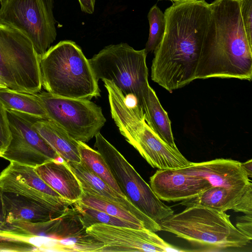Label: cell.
I'll list each match as a JSON object with an SVG mask.
<instances>
[{
    "label": "cell",
    "mask_w": 252,
    "mask_h": 252,
    "mask_svg": "<svg viewBox=\"0 0 252 252\" xmlns=\"http://www.w3.org/2000/svg\"><path fill=\"white\" fill-rule=\"evenodd\" d=\"M110 112L121 134L153 167L179 169L191 163L178 149L168 145L151 128L139 104L122 100L114 104Z\"/></svg>",
    "instance_id": "cell-5"
},
{
    "label": "cell",
    "mask_w": 252,
    "mask_h": 252,
    "mask_svg": "<svg viewBox=\"0 0 252 252\" xmlns=\"http://www.w3.org/2000/svg\"><path fill=\"white\" fill-rule=\"evenodd\" d=\"M147 55L144 49L136 50L121 43L105 47L88 60L97 81L113 82L125 96L134 95L142 108L150 87Z\"/></svg>",
    "instance_id": "cell-6"
},
{
    "label": "cell",
    "mask_w": 252,
    "mask_h": 252,
    "mask_svg": "<svg viewBox=\"0 0 252 252\" xmlns=\"http://www.w3.org/2000/svg\"><path fill=\"white\" fill-rule=\"evenodd\" d=\"M6 112L11 140L0 157L33 168L63 159L33 126L35 117L14 110Z\"/></svg>",
    "instance_id": "cell-11"
},
{
    "label": "cell",
    "mask_w": 252,
    "mask_h": 252,
    "mask_svg": "<svg viewBox=\"0 0 252 252\" xmlns=\"http://www.w3.org/2000/svg\"><path fill=\"white\" fill-rule=\"evenodd\" d=\"M150 31L145 51L147 54L154 51L161 42L166 28V21L164 13L157 5L153 6L148 14Z\"/></svg>",
    "instance_id": "cell-26"
},
{
    "label": "cell",
    "mask_w": 252,
    "mask_h": 252,
    "mask_svg": "<svg viewBox=\"0 0 252 252\" xmlns=\"http://www.w3.org/2000/svg\"><path fill=\"white\" fill-rule=\"evenodd\" d=\"M73 205L86 229L97 223L136 229L145 228L143 226L87 206L78 201L74 202Z\"/></svg>",
    "instance_id": "cell-24"
},
{
    "label": "cell",
    "mask_w": 252,
    "mask_h": 252,
    "mask_svg": "<svg viewBox=\"0 0 252 252\" xmlns=\"http://www.w3.org/2000/svg\"><path fill=\"white\" fill-rule=\"evenodd\" d=\"M195 72V79L237 78L251 81L252 44L247 38L239 0H215Z\"/></svg>",
    "instance_id": "cell-2"
},
{
    "label": "cell",
    "mask_w": 252,
    "mask_h": 252,
    "mask_svg": "<svg viewBox=\"0 0 252 252\" xmlns=\"http://www.w3.org/2000/svg\"><path fill=\"white\" fill-rule=\"evenodd\" d=\"M0 78L7 88L32 94L42 88L39 58L31 41L0 24Z\"/></svg>",
    "instance_id": "cell-7"
},
{
    "label": "cell",
    "mask_w": 252,
    "mask_h": 252,
    "mask_svg": "<svg viewBox=\"0 0 252 252\" xmlns=\"http://www.w3.org/2000/svg\"><path fill=\"white\" fill-rule=\"evenodd\" d=\"M10 140L6 110L0 102V155L5 150Z\"/></svg>",
    "instance_id": "cell-27"
},
{
    "label": "cell",
    "mask_w": 252,
    "mask_h": 252,
    "mask_svg": "<svg viewBox=\"0 0 252 252\" xmlns=\"http://www.w3.org/2000/svg\"><path fill=\"white\" fill-rule=\"evenodd\" d=\"M241 166L249 179L251 180V179L252 177V160L250 159L245 162H241Z\"/></svg>",
    "instance_id": "cell-33"
},
{
    "label": "cell",
    "mask_w": 252,
    "mask_h": 252,
    "mask_svg": "<svg viewBox=\"0 0 252 252\" xmlns=\"http://www.w3.org/2000/svg\"><path fill=\"white\" fill-rule=\"evenodd\" d=\"M33 126L63 160L66 162H81L78 141L62 127L50 120L37 118H34Z\"/></svg>",
    "instance_id": "cell-20"
},
{
    "label": "cell",
    "mask_w": 252,
    "mask_h": 252,
    "mask_svg": "<svg viewBox=\"0 0 252 252\" xmlns=\"http://www.w3.org/2000/svg\"><path fill=\"white\" fill-rule=\"evenodd\" d=\"M161 230L200 246L217 249L241 248L252 240L231 222L230 215L207 207L194 205L159 223Z\"/></svg>",
    "instance_id": "cell-4"
},
{
    "label": "cell",
    "mask_w": 252,
    "mask_h": 252,
    "mask_svg": "<svg viewBox=\"0 0 252 252\" xmlns=\"http://www.w3.org/2000/svg\"><path fill=\"white\" fill-rule=\"evenodd\" d=\"M0 102L6 110L18 111L38 119H48L46 111L35 94L2 88L0 89Z\"/></svg>",
    "instance_id": "cell-22"
},
{
    "label": "cell",
    "mask_w": 252,
    "mask_h": 252,
    "mask_svg": "<svg viewBox=\"0 0 252 252\" xmlns=\"http://www.w3.org/2000/svg\"><path fill=\"white\" fill-rule=\"evenodd\" d=\"M40 177L63 198L72 202L83 194L81 184L67 162L53 160L34 168Z\"/></svg>",
    "instance_id": "cell-19"
},
{
    "label": "cell",
    "mask_w": 252,
    "mask_h": 252,
    "mask_svg": "<svg viewBox=\"0 0 252 252\" xmlns=\"http://www.w3.org/2000/svg\"><path fill=\"white\" fill-rule=\"evenodd\" d=\"M182 205H200L219 211L232 210L252 214V183L240 189L212 187L200 194L183 200Z\"/></svg>",
    "instance_id": "cell-17"
},
{
    "label": "cell",
    "mask_w": 252,
    "mask_h": 252,
    "mask_svg": "<svg viewBox=\"0 0 252 252\" xmlns=\"http://www.w3.org/2000/svg\"><path fill=\"white\" fill-rule=\"evenodd\" d=\"M177 169L184 173L203 178L212 187L240 189L252 183L243 170L241 162L230 159L191 162L189 166Z\"/></svg>",
    "instance_id": "cell-16"
},
{
    "label": "cell",
    "mask_w": 252,
    "mask_h": 252,
    "mask_svg": "<svg viewBox=\"0 0 252 252\" xmlns=\"http://www.w3.org/2000/svg\"><path fill=\"white\" fill-rule=\"evenodd\" d=\"M42 86L59 96L91 100L100 90L88 59L71 40L50 47L39 57Z\"/></svg>",
    "instance_id": "cell-3"
},
{
    "label": "cell",
    "mask_w": 252,
    "mask_h": 252,
    "mask_svg": "<svg viewBox=\"0 0 252 252\" xmlns=\"http://www.w3.org/2000/svg\"><path fill=\"white\" fill-rule=\"evenodd\" d=\"M78 201L90 207L145 227L143 222L132 213L111 202L95 197L85 192H83L81 198Z\"/></svg>",
    "instance_id": "cell-25"
},
{
    "label": "cell",
    "mask_w": 252,
    "mask_h": 252,
    "mask_svg": "<svg viewBox=\"0 0 252 252\" xmlns=\"http://www.w3.org/2000/svg\"><path fill=\"white\" fill-rule=\"evenodd\" d=\"M66 162L79 180L83 192L111 202L127 210L143 222L146 229L155 232L161 230L158 223L141 212L126 196L118 193L81 161Z\"/></svg>",
    "instance_id": "cell-15"
},
{
    "label": "cell",
    "mask_w": 252,
    "mask_h": 252,
    "mask_svg": "<svg viewBox=\"0 0 252 252\" xmlns=\"http://www.w3.org/2000/svg\"><path fill=\"white\" fill-rule=\"evenodd\" d=\"M5 88H7L6 86L0 78V89Z\"/></svg>",
    "instance_id": "cell-34"
},
{
    "label": "cell",
    "mask_w": 252,
    "mask_h": 252,
    "mask_svg": "<svg viewBox=\"0 0 252 252\" xmlns=\"http://www.w3.org/2000/svg\"><path fill=\"white\" fill-rule=\"evenodd\" d=\"M0 24L12 28L32 43L39 58L55 40L54 0L0 1Z\"/></svg>",
    "instance_id": "cell-9"
},
{
    "label": "cell",
    "mask_w": 252,
    "mask_h": 252,
    "mask_svg": "<svg viewBox=\"0 0 252 252\" xmlns=\"http://www.w3.org/2000/svg\"><path fill=\"white\" fill-rule=\"evenodd\" d=\"M169 0L173 1V2H185V1H191V0Z\"/></svg>",
    "instance_id": "cell-35"
},
{
    "label": "cell",
    "mask_w": 252,
    "mask_h": 252,
    "mask_svg": "<svg viewBox=\"0 0 252 252\" xmlns=\"http://www.w3.org/2000/svg\"><path fill=\"white\" fill-rule=\"evenodd\" d=\"M150 184L158 197L168 202L194 197L212 187L206 179L177 169L157 170L151 177Z\"/></svg>",
    "instance_id": "cell-14"
},
{
    "label": "cell",
    "mask_w": 252,
    "mask_h": 252,
    "mask_svg": "<svg viewBox=\"0 0 252 252\" xmlns=\"http://www.w3.org/2000/svg\"><path fill=\"white\" fill-rule=\"evenodd\" d=\"M236 227L251 240L252 239V214H245L239 217Z\"/></svg>",
    "instance_id": "cell-30"
},
{
    "label": "cell",
    "mask_w": 252,
    "mask_h": 252,
    "mask_svg": "<svg viewBox=\"0 0 252 252\" xmlns=\"http://www.w3.org/2000/svg\"><path fill=\"white\" fill-rule=\"evenodd\" d=\"M0 188L57 210L66 211L74 203L63 198L40 177L34 168L14 162H10L0 172Z\"/></svg>",
    "instance_id": "cell-13"
},
{
    "label": "cell",
    "mask_w": 252,
    "mask_h": 252,
    "mask_svg": "<svg viewBox=\"0 0 252 252\" xmlns=\"http://www.w3.org/2000/svg\"><path fill=\"white\" fill-rule=\"evenodd\" d=\"M87 234L102 245L98 252H182L165 242L155 232L97 223L86 229Z\"/></svg>",
    "instance_id": "cell-12"
},
{
    "label": "cell",
    "mask_w": 252,
    "mask_h": 252,
    "mask_svg": "<svg viewBox=\"0 0 252 252\" xmlns=\"http://www.w3.org/2000/svg\"><path fill=\"white\" fill-rule=\"evenodd\" d=\"M78 150L81 161L87 167L118 193L125 195L103 157L97 150L93 149L85 142L79 141Z\"/></svg>",
    "instance_id": "cell-23"
},
{
    "label": "cell",
    "mask_w": 252,
    "mask_h": 252,
    "mask_svg": "<svg viewBox=\"0 0 252 252\" xmlns=\"http://www.w3.org/2000/svg\"><path fill=\"white\" fill-rule=\"evenodd\" d=\"M142 108L146 123L158 135L171 147L178 149L171 129V122L162 107L155 91L150 87Z\"/></svg>",
    "instance_id": "cell-21"
},
{
    "label": "cell",
    "mask_w": 252,
    "mask_h": 252,
    "mask_svg": "<svg viewBox=\"0 0 252 252\" xmlns=\"http://www.w3.org/2000/svg\"><path fill=\"white\" fill-rule=\"evenodd\" d=\"M240 12L249 41L252 44V0H239Z\"/></svg>",
    "instance_id": "cell-28"
},
{
    "label": "cell",
    "mask_w": 252,
    "mask_h": 252,
    "mask_svg": "<svg viewBox=\"0 0 252 252\" xmlns=\"http://www.w3.org/2000/svg\"><path fill=\"white\" fill-rule=\"evenodd\" d=\"M164 14L165 31L154 51L151 76L161 85L177 89L195 79L211 9L205 0L174 2Z\"/></svg>",
    "instance_id": "cell-1"
},
{
    "label": "cell",
    "mask_w": 252,
    "mask_h": 252,
    "mask_svg": "<svg viewBox=\"0 0 252 252\" xmlns=\"http://www.w3.org/2000/svg\"><path fill=\"white\" fill-rule=\"evenodd\" d=\"M40 251L39 248L31 243L0 241V252Z\"/></svg>",
    "instance_id": "cell-29"
},
{
    "label": "cell",
    "mask_w": 252,
    "mask_h": 252,
    "mask_svg": "<svg viewBox=\"0 0 252 252\" xmlns=\"http://www.w3.org/2000/svg\"><path fill=\"white\" fill-rule=\"evenodd\" d=\"M94 147L102 156L123 193L141 212L159 223L174 214L124 157L100 132Z\"/></svg>",
    "instance_id": "cell-8"
},
{
    "label": "cell",
    "mask_w": 252,
    "mask_h": 252,
    "mask_svg": "<svg viewBox=\"0 0 252 252\" xmlns=\"http://www.w3.org/2000/svg\"><path fill=\"white\" fill-rule=\"evenodd\" d=\"M82 11L92 14L94 11L95 0H78Z\"/></svg>",
    "instance_id": "cell-32"
},
{
    "label": "cell",
    "mask_w": 252,
    "mask_h": 252,
    "mask_svg": "<svg viewBox=\"0 0 252 252\" xmlns=\"http://www.w3.org/2000/svg\"><path fill=\"white\" fill-rule=\"evenodd\" d=\"M6 214V222L9 225L17 223H38L60 218L66 211L52 209L36 201L20 195L2 191Z\"/></svg>",
    "instance_id": "cell-18"
},
{
    "label": "cell",
    "mask_w": 252,
    "mask_h": 252,
    "mask_svg": "<svg viewBox=\"0 0 252 252\" xmlns=\"http://www.w3.org/2000/svg\"><path fill=\"white\" fill-rule=\"evenodd\" d=\"M1 0H0V1H1Z\"/></svg>",
    "instance_id": "cell-36"
},
{
    "label": "cell",
    "mask_w": 252,
    "mask_h": 252,
    "mask_svg": "<svg viewBox=\"0 0 252 252\" xmlns=\"http://www.w3.org/2000/svg\"><path fill=\"white\" fill-rule=\"evenodd\" d=\"M50 120L77 141L87 142L99 132L106 119L90 100L64 97L47 92L35 94Z\"/></svg>",
    "instance_id": "cell-10"
},
{
    "label": "cell",
    "mask_w": 252,
    "mask_h": 252,
    "mask_svg": "<svg viewBox=\"0 0 252 252\" xmlns=\"http://www.w3.org/2000/svg\"><path fill=\"white\" fill-rule=\"evenodd\" d=\"M9 228L6 222V214L2 195V191L0 188V229Z\"/></svg>",
    "instance_id": "cell-31"
}]
</instances>
